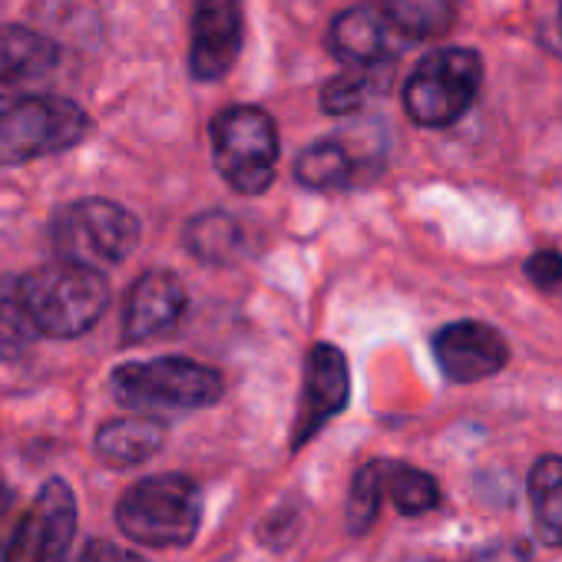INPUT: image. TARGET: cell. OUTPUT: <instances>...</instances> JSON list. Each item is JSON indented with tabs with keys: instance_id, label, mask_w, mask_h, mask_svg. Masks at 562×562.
<instances>
[{
	"instance_id": "1",
	"label": "cell",
	"mask_w": 562,
	"mask_h": 562,
	"mask_svg": "<svg viewBox=\"0 0 562 562\" xmlns=\"http://www.w3.org/2000/svg\"><path fill=\"white\" fill-rule=\"evenodd\" d=\"M18 281L37 338H80L103 318L110 302L103 271L70 261L44 265Z\"/></svg>"
},
{
	"instance_id": "2",
	"label": "cell",
	"mask_w": 562,
	"mask_h": 562,
	"mask_svg": "<svg viewBox=\"0 0 562 562\" xmlns=\"http://www.w3.org/2000/svg\"><path fill=\"white\" fill-rule=\"evenodd\" d=\"M116 522L130 539L143 546H189L202 522V493L195 480L182 473L139 480L123 493L116 506Z\"/></svg>"
},
{
	"instance_id": "3",
	"label": "cell",
	"mask_w": 562,
	"mask_h": 562,
	"mask_svg": "<svg viewBox=\"0 0 562 562\" xmlns=\"http://www.w3.org/2000/svg\"><path fill=\"white\" fill-rule=\"evenodd\" d=\"M110 391L123 407L149 417L156 411L212 407L222 397V378L218 371L189 358H156L116 368Z\"/></svg>"
},
{
	"instance_id": "4",
	"label": "cell",
	"mask_w": 562,
	"mask_h": 562,
	"mask_svg": "<svg viewBox=\"0 0 562 562\" xmlns=\"http://www.w3.org/2000/svg\"><path fill=\"white\" fill-rule=\"evenodd\" d=\"M483 83V60L467 47L430 50L404 83V110L417 126H453L476 100Z\"/></svg>"
},
{
	"instance_id": "5",
	"label": "cell",
	"mask_w": 562,
	"mask_h": 562,
	"mask_svg": "<svg viewBox=\"0 0 562 562\" xmlns=\"http://www.w3.org/2000/svg\"><path fill=\"white\" fill-rule=\"evenodd\" d=\"M87 113L60 97H0V166H21L77 146Z\"/></svg>"
},
{
	"instance_id": "6",
	"label": "cell",
	"mask_w": 562,
	"mask_h": 562,
	"mask_svg": "<svg viewBox=\"0 0 562 562\" xmlns=\"http://www.w3.org/2000/svg\"><path fill=\"white\" fill-rule=\"evenodd\" d=\"M60 261L103 271L123 261L139 241V222L110 199H80L64 205L50 225Z\"/></svg>"
},
{
	"instance_id": "7",
	"label": "cell",
	"mask_w": 562,
	"mask_h": 562,
	"mask_svg": "<svg viewBox=\"0 0 562 562\" xmlns=\"http://www.w3.org/2000/svg\"><path fill=\"white\" fill-rule=\"evenodd\" d=\"M209 133H212L215 169L232 189L245 195H258L274 182L278 130L265 110L228 106L212 120Z\"/></svg>"
},
{
	"instance_id": "8",
	"label": "cell",
	"mask_w": 562,
	"mask_h": 562,
	"mask_svg": "<svg viewBox=\"0 0 562 562\" xmlns=\"http://www.w3.org/2000/svg\"><path fill=\"white\" fill-rule=\"evenodd\" d=\"M77 532V496L64 480H47L18 519L11 562H67Z\"/></svg>"
},
{
	"instance_id": "9",
	"label": "cell",
	"mask_w": 562,
	"mask_h": 562,
	"mask_svg": "<svg viewBox=\"0 0 562 562\" xmlns=\"http://www.w3.org/2000/svg\"><path fill=\"white\" fill-rule=\"evenodd\" d=\"M351 378L348 361L335 345H315L305 364L302 404L292 424V450H302L331 417L348 407Z\"/></svg>"
},
{
	"instance_id": "10",
	"label": "cell",
	"mask_w": 562,
	"mask_h": 562,
	"mask_svg": "<svg viewBox=\"0 0 562 562\" xmlns=\"http://www.w3.org/2000/svg\"><path fill=\"white\" fill-rule=\"evenodd\" d=\"M434 358L447 381L476 384L506 368L509 348L506 338L483 322H453L434 335Z\"/></svg>"
},
{
	"instance_id": "11",
	"label": "cell",
	"mask_w": 562,
	"mask_h": 562,
	"mask_svg": "<svg viewBox=\"0 0 562 562\" xmlns=\"http://www.w3.org/2000/svg\"><path fill=\"white\" fill-rule=\"evenodd\" d=\"M241 50V4L238 0H195L189 70L195 80H222Z\"/></svg>"
},
{
	"instance_id": "12",
	"label": "cell",
	"mask_w": 562,
	"mask_h": 562,
	"mask_svg": "<svg viewBox=\"0 0 562 562\" xmlns=\"http://www.w3.org/2000/svg\"><path fill=\"white\" fill-rule=\"evenodd\" d=\"M331 54L355 70H381L397 60L411 44L394 31L387 14L378 8H351L338 14L328 34Z\"/></svg>"
},
{
	"instance_id": "13",
	"label": "cell",
	"mask_w": 562,
	"mask_h": 562,
	"mask_svg": "<svg viewBox=\"0 0 562 562\" xmlns=\"http://www.w3.org/2000/svg\"><path fill=\"white\" fill-rule=\"evenodd\" d=\"M186 312V285L172 271H146L126 302L123 318V338L126 341H149L162 331H169L179 315Z\"/></svg>"
},
{
	"instance_id": "14",
	"label": "cell",
	"mask_w": 562,
	"mask_h": 562,
	"mask_svg": "<svg viewBox=\"0 0 562 562\" xmlns=\"http://www.w3.org/2000/svg\"><path fill=\"white\" fill-rule=\"evenodd\" d=\"M166 443V427L156 417L136 414V417H120L100 427L97 434V457L106 467L126 470L136 463H146L156 457Z\"/></svg>"
},
{
	"instance_id": "15",
	"label": "cell",
	"mask_w": 562,
	"mask_h": 562,
	"mask_svg": "<svg viewBox=\"0 0 562 562\" xmlns=\"http://www.w3.org/2000/svg\"><path fill=\"white\" fill-rule=\"evenodd\" d=\"M57 60L60 50L50 37L21 24L0 27V83H24L44 77Z\"/></svg>"
},
{
	"instance_id": "16",
	"label": "cell",
	"mask_w": 562,
	"mask_h": 562,
	"mask_svg": "<svg viewBox=\"0 0 562 562\" xmlns=\"http://www.w3.org/2000/svg\"><path fill=\"white\" fill-rule=\"evenodd\" d=\"M536 536L562 549V457H539L526 480Z\"/></svg>"
},
{
	"instance_id": "17",
	"label": "cell",
	"mask_w": 562,
	"mask_h": 562,
	"mask_svg": "<svg viewBox=\"0 0 562 562\" xmlns=\"http://www.w3.org/2000/svg\"><path fill=\"white\" fill-rule=\"evenodd\" d=\"M358 156L341 139L308 146L295 162V179L308 189H345L358 176Z\"/></svg>"
},
{
	"instance_id": "18",
	"label": "cell",
	"mask_w": 562,
	"mask_h": 562,
	"mask_svg": "<svg viewBox=\"0 0 562 562\" xmlns=\"http://www.w3.org/2000/svg\"><path fill=\"white\" fill-rule=\"evenodd\" d=\"M381 11L387 14V21L407 44L434 41L447 34L450 18H453L447 0H384Z\"/></svg>"
},
{
	"instance_id": "19",
	"label": "cell",
	"mask_w": 562,
	"mask_h": 562,
	"mask_svg": "<svg viewBox=\"0 0 562 562\" xmlns=\"http://www.w3.org/2000/svg\"><path fill=\"white\" fill-rule=\"evenodd\" d=\"M384 496H391V503L404 516H420L440 506L437 480L417 467L394 463V460H384Z\"/></svg>"
},
{
	"instance_id": "20",
	"label": "cell",
	"mask_w": 562,
	"mask_h": 562,
	"mask_svg": "<svg viewBox=\"0 0 562 562\" xmlns=\"http://www.w3.org/2000/svg\"><path fill=\"white\" fill-rule=\"evenodd\" d=\"M34 341H37V331L21 299V281L0 278V361L21 358Z\"/></svg>"
},
{
	"instance_id": "21",
	"label": "cell",
	"mask_w": 562,
	"mask_h": 562,
	"mask_svg": "<svg viewBox=\"0 0 562 562\" xmlns=\"http://www.w3.org/2000/svg\"><path fill=\"white\" fill-rule=\"evenodd\" d=\"M186 245L202 261H228L241 248V228L225 212H205L186 228Z\"/></svg>"
},
{
	"instance_id": "22",
	"label": "cell",
	"mask_w": 562,
	"mask_h": 562,
	"mask_svg": "<svg viewBox=\"0 0 562 562\" xmlns=\"http://www.w3.org/2000/svg\"><path fill=\"white\" fill-rule=\"evenodd\" d=\"M381 499H384V460H374L355 473L348 493V529L355 536H364L371 529V522L381 513Z\"/></svg>"
},
{
	"instance_id": "23",
	"label": "cell",
	"mask_w": 562,
	"mask_h": 562,
	"mask_svg": "<svg viewBox=\"0 0 562 562\" xmlns=\"http://www.w3.org/2000/svg\"><path fill=\"white\" fill-rule=\"evenodd\" d=\"M378 70H345L341 77L328 80L325 90H322V110L331 113V116H348V113H358L378 90V80H374Z\"/></svg>"
},
{
	"instance_id": "24",
	"label": "cell",
	"mask_w": 562,
	"mask_h": 562,
	"mask_svg": "<svg viewBox=\"0 0 562 562\" xmlns=\"http://www.w3.org/2000/svg\"><path fill=\"white\" fill-rule=\"evenodd\" d=\"M526 278L546 295H562V255L552 251V248H542V251L529 255Z\"/></svg>"
},
{
	"instance_id": "25",
	"label": "cell",
	"mask_w": 562,
	"mask_h": 562,
	"mask_svg": "<svg viewBox=\"0 0 562 562\" xmlns=\"http://www.w3.org/2000/svg\"><path fill=\"white\" fill-rule=\"evenodd\" d=\"M77 562H146V559L139 552H133V549H123V546L110 542V539H90Z\"/></svg>"
},
{
	"instance_id": "26",
	"label": "cell",
	"mask_w": 562,
	"mask_h": 562,
	"mask_svg": "<svg viewBox=\"0 0 562 562\" xmlns=\"http://www.w3.org/2000/svg\"><path fill=\"white\" fill-rule=\"evenodd\" d=\"M18 509H14V496L0 486V562H11V542L18 532Z\"/></svg>"
},
{
	"instance_id": "27",
	"label": "cell",
	"mask_w": 562,
	"mask_h": 562,
	"mask_svg": "<svg viewBox=\"0 0 562 562\" xmlns=\"http://www.w3.org/2000/svg\"><path fill=\"white\" fill-rule=\"evenodd\" d=\"M529 559V546L526 542H506L503 549H490L486 555H480L476 562H526Z\"/></svg>"
},
{
	"instance_id": "28",
	"label": "cell",
	"mask_w": 562,
	"mask_h": 562,
	"mask_svg": "<svg viewBox=\"0 0 562 562\" xmlns=\"http://www.w3.org/2000/svg\"><path fill=\"white\" fill-rule=\"evenodd\" d=\"M555 27H559V37H562V0H555Z\"/></svg>"
},
{
	"instance_id": "29",
	"label": "cell",
	"mask_w": 562,
	"mask_h": 562,
	"mask_svg": "<svg viewBox=\"0 0 562 562\" xmlns=\"http://www.w3.org/2000/svg\"><path fill=\"white\" fill-rule=\"evenodd\" d=\"M430 562H437V559H430Z\"/></svg>"
}]
</instances>
